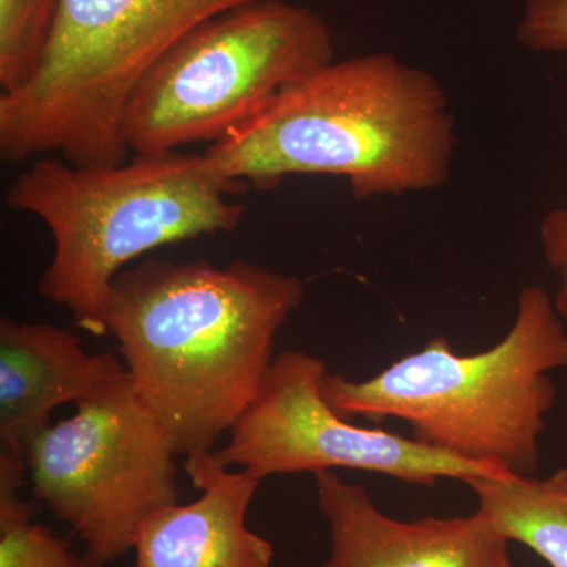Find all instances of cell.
Returning a JSON list of instances; mask_svg holds the SVG:
<instances>
[{"instance_id":"obj_11","label":"cell","mask_w":567,"mask_h":567,"mask_svg":"<svg viewBox=\"0 0 567 567\" xmlns=\"http://www.w3.org/2000/svg\"><path fill=\"white\" fill-rule=\"evenodd\" d=\"M185 457L183 468L200 496L142 524L136 567H271L274 544L246 525L260 481L223 465L213 451Z\"/></svg>"},{"instance_id":"obj_6","label":"cell","mask_w":567,"mask_h":567,"mask_svg":"<svg viewBox=\"0 0 567 567\" xmlns=\"http://www.w3.org/2000/svg\"><path fill=\"white\" fill-rule=\"evenodd\" d=\"M333 61V35L317 11L284 0L235 7L153 63L126 104L123 137L133 155L215 144Z\"/></svg>"},{"instance_id":"obj_2","label":"cell","mask_w":567,"mask_h":567,"mask_svg":"<svg viewBox=\"0 0 567 567\" xmlns=\"http://www.w3.org/2000/svg\"><path fill=\"white\" fill-rule=\"evenodd\" d=\"M454 148L456 123L440 82L380 52L287 85L204 155L229 182L274 189L290 175H333L365 200L442 188Z\"/></svg>"},{"instance_id":"obj_14","label":"cell","mask_w":567,"mask_h":567,"mask_svg":"<svg viewBox=\"0 0 567 567\" xmlns=\"http://www.w3.org/2000/svg\"><path fill=\"white\" fill-rule=\"evenodd\" d=\"M0 567H93L33 518L0 520Z\"/></svg>"},{"instance_id":"obj_12","label":"cell","mask_w":567,"mask_h":567,"mask_svg":"<svg viewBox=\"0 0 567 567\" xmlns=\"http://www.w3.org/2000/svg\"><path fill=\"white\" fill-rule=\"evenodd\" d=\"M464 484L511 543L532 548L550 567H567V465L543 477L483 476Z\"/></svg>"},{"instance_id":"obj_10","label":"cell","mask_w":567,"mask_h":567,"mask_svg":"<svg viewBox=\"0 0 567 567\" xmlns=\"http://www.w3.org/2000/svg\"><path fill=\"white\" fill-rule=\"evenodd\" d=\"M128 375L111 353H89L80 336L48 323L0 320V445L24 458L51 412L102 394Z\"/></svg>"},{"instance_id":"obj_5","label":"cell","mask_w":567,"mask_h":567,"mask_svg":"<svg viewBox=\"0 0 567 567\" xmlns=\"http://www.w3.org/2000/svg\"><path fill=\"white\" fill-rule=\"evenodd\" d=\"M251 2L260 0H62L35 76L0 95V158L125 163L123 114L137 82L194 28Z\"/></svg>"},{"instance_id":"obj_13","label":"cell","mask_w":567,"mask_h":567,"mask_svg":"<svg viewBox=\"0 0 567 567\" xmlns=\"http://www.w3.org/2000/svg\"><path fill=\"white\" fill-rule=\"evenodd\" d=\"M62 0H0V87L20 91L50 47Z\"/></svg>"},{"instance_id":"obj_1","label":"cell","mask_w":567,"mask_h":567,"mask_svg":"<svg viewBox=\"0 0 567 567\" xmlns=\"http://www.w3.org/2000/svg\"><path fill=\"white\" fill-rule=\"evenodd\" d=\"M303 298L298 276L246 260L148 257L115 276L107 333L177 456L212 451L256 401L276 334Z\"/></svg>"},{"instance_id":"obj_4","label":"cell","mask_w":567,"mask_h":567,"mask_svg":"<svg viewBox=\"0 0 567 567\" xmlns=\"http://www.w3.org/2000/svg\"><path fill=\"white\" fill-rule=\"evenodd\" d=\"M240 188L205 155L175 151L112 166L37 158L6 200L51 230L54 254L40 278L41 297L63 306L81 330L104 336V306L122 268L162 246L233 233L246 213L230 200Z\"/></svg>"},{"instance_id":"obj_7","label":"cell","mask_w":567,"mask_h":567,"mask_svg":"<svg viewBox=\"0 0 567 567\" xmlns=\"http://www.w3.org/2000/svg\"><path fill=\"white\" fill-rule=\"evenodd\" d=\"M74 406L32 440L25 464L35 498L103 567L133 550L152 514L177 505V453L130 375Z\"/></svg>"},{"instance_id":"obj_17","label":"cell","mask_w":567,"mask_h":567,"mask_svg":"<svg viewBox=\"0 0 567 567\" xmlns=\"http://www.w3.org/2000/svg\"><path fill=\"white\" fill-rule=\"evenodd\" d=\"M25 472L24 458L0 451V520L33 518V506L21 496Z\"/></svg>"},{"instance_id":"obj_15","label":"cell","mask_w":567,"mask_h":567,"mask_svg":"<svg viewBox=\"0 0 567 567\" xmlns=\"http://www.w3.org/2000/svg\"><path fill=\"white\" fill-rule=\"evenodd\" d=\"M517 39L540 52H567V0H525Z\"/></svg>"},{"instance_id":"obj_8","label":"cell","mask_w":567,"mask_h":567,"mask_svg":"<svg viewBox=\"0 0 567 567\" xmlns=\"http://www.w3.org/2000/svg\"><path fill=\"white\" fill-rule=\"evenodd\" d=\"M322 358L289 350L275 358L260 393L216 451L223 465L240 466L254 480L292 473L361 470L434 487L443 477L503 476L383 429L361 427L336 412L322 391Z\"/></svg>"},{"instance_id":"obj_3","label":"cell","mask_w":567,"mask_h":567,"mask_svg":"<svg viewBox=\"0 0 567 567\" xmlns=\"http://www.w3.org/2000/svg\"><path fill=\"white\" fill-rule=\"evenodd\" d=\"M554 298L539 286L518 293L502 341L473 354L432 338L368 380L327 372L322 391L347 417L405 421L413 439L496 472L529 476L555 405L550 372L567 368V331Z\"/></svg>"},{"instance_id":"obj_16","label":"cell","mask_w":567,"mask_h":567,"mask_svg":"<svg viewBox=\"0 0 567 567\" xmlns=\"http://www.w3.org/2000/svg\"><path fill=\"white\" fill-rule=\"evenodd\" d=\"M539 234L547 264L559 276V286L554 298L555 308L567 320V200L563 207L544 216Z\"/></svg>"},{"instance_id":"obj_9","label":"cell","mask_w":567,"mask_h":567,"mask_svg":"<svg viewBox=\"0 0 567 567\" xmlns=\"http://www.w3.org/2000/svg\"><path fill=\"white\" fill-rule=\"evenodd\" d=\"M317 502L330 527L323 567H516L511 540L476 509L470 516L398 520L360 484L316 473Z\"/></svg>"}]
</instances>
